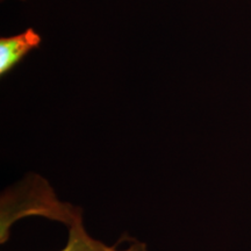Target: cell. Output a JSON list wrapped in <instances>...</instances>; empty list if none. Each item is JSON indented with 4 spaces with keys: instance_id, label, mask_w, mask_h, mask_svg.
<instances>
[{
    "instance_id": "obj_1",
    "label": "cell",
    "mask_w": 251,
    "mask_h": 251,
    "mask_svg": "<svg viewBox=\"0 0 251 251\" xmlns=\"http://www.w3.org/2000/svg\"><path fill=\"white\" fill-rule=\"evenodd\" d=\"M69 229L68 241L65 247L59 251H147V244L133 240L126 249H119L121 240L113 246H107L101 241L96 240L87 233L83 224V214L78 207L76 212L64 222Z\"/></svg>"
},
{
    "instance_id": "obj_2",
    "label": "cell",
    "mask_w": 251,
    "mask_h": 251,
    "mask_svg": "<svg viewBox=\"0 0 251 251\" xmlns=\"http://www.w3.org/2000/svg\"><path fill=\"white\" fill-rule=\"evenodd\" d=\"M40 43L41 36L31 28L17 35L2 37L0 41V75L4 76L11 71Z\"/></svg>"
}]
</instances>
